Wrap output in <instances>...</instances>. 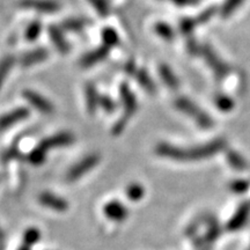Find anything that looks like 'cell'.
<instances>
[{
    "label": "cell",
    "mask_w": 250,
    "mask_h": 250,
    "mask_svg": "<svg viewBox=\"0 0 250 250\" xmlns=\"http://www.w3.org/2000/svg\"><path fill=\"white\" fill-rule=\"evenodd\" d=\"M109 54V49L107 46L102 45L98 48L96 50H94V51H90L89 54H87L86 56H83V59H81L80 64L83 67H90L93 66V65L98 64L103 59L107 58V56Z\"/></svg>",
    "instance_id": "cell-14"
},
{
    "label": "cell",
    "mask_w": 250,
    "mask_h": 250,
    "mask_svg": "<svg viewBox=\"0 0 250 250\" xmlns=\"http://www.w3.org/2000/svg\"><path fill=\"white\" fill-rule=\"evenodd\" d=\"M89 2L101 17H107L109 14V4L107 0H89Z\"/></svg>",
    "instance_id": "cell-32"
},
{
    "label": "cell",
    "mask_w": 250,
    "mask_h": 250,
    "mask_svg": "<svg viewBox=\"0 0 250 250\" xmlns=\"http://www.w3.org/2000/svg\"><path fill=\"white\" fill-rule=\"evenodd\" d=\"M120 95L122 99V102H123V107L125 115L124 116L131 117L132 115L136 114L137 109H138V103H137V99L132 93V90L130 89V87L126 85V83H123L120 87Z\"/></svg>",
    "instance_id": "cell-10"
},
{
    "label": "cell",
    "mask_w": 250,
    "mask_h": 250,
    "mask_svg": "<svg viewBox=\"0 0 250 250\" xmlns=\"http://www.w3.org/2000/svg\"><path fill=\"white\" fill-rule=\"evenodd\" d=\"M4 247H5V236H4V233H2V230L0 229V250H4Z\"/></svg>",
    "instance_id": "cell-40"
},
{
    "label": "cell",
    "mask_w": 250,
    "mask_h": 250,
    "mask_svg": "<svg viewBox=\"0 0 250 250\" xmlns=\"http://www.w3.org/2000/svg\"><path fill=\"white\" fill-rule=\"evenodd\" d=\"M245 0H225L223 7L220 9V14L223 18H228L235 13V11L243 4Z\"/></svg>",
    "instance_id": "cell-25"
},
{
    "label": "cell",
    "mask_w": 250,
    "mask_h": 250,
    "mask_svg": "<svg viewBox=\"0 0 250 250\" xmlns=\"http://www.w3.org/2000/svg\"><path fill=\"white\" fill-rule=\"evenodd\" d=\"M18 250H30V247H28L26 245H22Z\"/></svg>",
    "instance_id": "cell-41"
},
{
    "label": "cell",
    "mask_w": 250,
    "mask_h": 250,
    "mask_svg": "<svg viewBox=\"0 0 250 250\" xmlns=\"http://www.w3.org/2000/svg\"><path fill=\"white\" fill-rule=\"evenodd\" d=\"M49 35H50V39L52 41V43H54L59 52H62V54H66V52H68V50H70V45H68L66 39L64 37L62 28L56 27V26H50Z\"/></svg>",
    "instance_id": "cell-15"
},
{
    "label": "cell",
    "mask_w": 250,
    "mask_h": 250,
    "mask_svg": "<svg viewBox=\"0 0 250 250\" xmlns=\"http://www.w3.org/2000/svg\"><path fill=\"white\" fill-rule=\"evenodd\" d=\"M126 197L132 202H138L145 195V189L142 184L132 183L126 188Z\"/></svg>",
    "instance_id": "cell-24"
},
{
    "label": "cell",
    "mask_w": 250,
    "mask_h": 250,
    "mask_svg": "<svg viewBox=\"0 0 250 250\" xmlns=\"http://www.w3.org/2000/svg\"><path fill=\"white\" fill-rule=\"evenodd\" d=\"M20 6L41 13H55L59 11V4L54 0H21Z\"/></svg>",
    "instance_id": "cell-7"
},
{
    "label": "cell",
    "mask_w": 250,
    "mask_h": 250,
    "mask_svg": "<svg viewBox=\"0 0 250 250\" xmlns=\"http://www.w3.org/2000/svg\"><path fill=\"white\" fill-rule=\"evenodd\" d=\"M86 27V21L83 20V19H67L64 22L62 23V29L72 31V33H78V31H81L83 28Z\"/></svg>",
    "instance_id": "cell-23"
},
{
    "label": "cell",
    "mask_w": 250,
    "mask_h": 250,
    "mask_svg": "<svg viewBox=\"0 0 250 250\" xmlns=\"http://www.w3.org/2000/svg\"><path fill=\"white\" fill-rule=\"evenodd\" d=\"M175 107L179 109L180 111H182L183 114L191 117L203 129H210L213 125L212 118L188 98H179L175 100Z\"/></svg>",
    "instance_id": "cell-2"
},
{
    "label": "cell",
    "mask_w": 250,
    "mask_h": 250,
    "mask_svg": "<svg viewBox=\"0 0 250 250\" xmlns=\"http://www.w3.org/2000/svg\"><path fill=\"white\" fill-rule=\"evenodd\" d=\"M203 217V221L206 224V226H208V232H206L205 236H203L205 239V241L208 243V245H211V243H213L215 240L218 239V236L220 235V225H219L218 220L215 219V217L211 214H205V215H202Z\"/></svg>",
    "instance_id": "cell-13"
},
{
    "label": "cell",
    "mask_w": 250,
    "mask_h": 250,
    "mask_svg": "<svg viewBox=\"0 0 250 250\" xmlns=\"http://www.w3.org/2000/svg\"><path fill=\"white\" fill-rule=\"evenodd\" d=\"M226 159L228 164L230 165V167L234 168L235 170L243 171L248 168V164H247L246 159L239 152L234 151V149H228L226 152Z\"/></svg>",
    "instance_id": "cell-18"
},
{
    "label": "cell",
    "mask_w": 250,
    "mask_h": 250,
    "mask_svg": "<svg viewBox=\"0 0 250 250\" xmlns=\"http://www.w3.org/2000/svg\"><path fill=\"white\" fill-rule=\"evenodd\" d=\"M48 56L49 52L46 51L45 49H35L33 50V51L28 52V54H26L22 58H21V64H22V66L24 67L31 66V65L39 64V62L45 61V59L48 58Z\"/></svg>",
    "instance_id": "cell-16"
},
{
    "label": "cell",
    "mask_w": 250,
    "mask_h": 250,
    "mask_svg": "<svg viewBox=\"0 0 250 250\" xmlns=\"http://www.w3.org/2000/svg\"><path fill=\"white\" fill-rule=\"evenodd\" d=\"M46 154H48V152H46L44 148H42L39 145L35 149H33V151L30 152L29 155H28V161H29L30 164L34 166L42 165L43 162L45 161Z\"/></svg>",
    "instance_id": "cell-26"
},
{
    "label": "cell",
    "mask_w": 250,
    "mask_h": 250,
    "mask_svg": "<svg viewBox=\"0 0 250 250\" xmlns=\"http://www.w3.org/2000/svg\"><path fill=\"white\" fill-rule=\"evenodd\" d=\"M154 30L161 39H164L166 41H171L174 39V30L169 24L165 22H159L154 26Z\"/></svg>",
    "instance_id": "cell-28"
},
{
    "label": "cell",
    "mask_w": 250,
    "mask_h": 250,
    "mask_svg": "<svg viewBox=\"0 0 250 250\" xmlns=\"http://www.w3.org/2000/svg\"><path fill=\"white\" fill-rule=\"evenodd\" d=\"M103 212H104L105 217L108 219H110L112 221H117V223L124 221L129 215L126 206L118 201L108 202L103 208Z\"/></svg>",
    "instance_id": "cell-8"
},
{
    "label": "cell",
    "mask_w": 250,
    "mask_h": 250,
    "mask_svg": "<svg viewBox=\"0 0 250 250\" xmlns=\"http://www.w3.org/2000/svg\"><path fill=\"white\" fill-rule=\"evenodd\" d=\"M40 239H41V232L40 229H37L35 227L28 228L26 232H24L23 237H22L23 245L30 247V248L31 246L36 245V243L40 241Z\"/></svg>",
    "instance_id": "cell-27"
},
{
    "label": "cell",
    "mask_w": 250,
    "mask_h": 250,
    "mask_svg": "<svg viewBox=\"0 0 250 250\" xmlns=\"http://www.w3.org/2000/svg\"><path fill=\"white\" fill-rule=\"evenodd\" d=\"M197 26H198V23H197L195 18H186L180 22V29L186 35H189L190 33H192Z\"/></svg>",
    "instance_id": "cell-31"
},
{
    "label": "cell",
    "mask_w": 250,
    "mask_h": 250,
    "mask_svg": "<svg viewBox=\"0 0 250 250\" xmlns=\"http://www.w3.org/2000/svg\"><path fill=\"white\" fill-rule=\"evenodd\" d=\"M215 13H217V8H215V7H208V9H205L204 12H202L201 14L197 15L195 19H196L197 23H198V24L206 23V22H208V21H210L212 18H213V15Z\"/></svg>",
    "instance_id": "cell-33"
},
{
    "label": "cell",
    "mask_w": 250,
    "mask_h": 250,
    "mask_svg": "<svg viewBox=\"0 0 250 250\" xmlns=\"http://www.w3.org/2000/svg\"><path fill=\"white\" fill-rule=\"evenodd\" d=\"M250 217V202H243L241 205L237 208L235 213L232 218L228 220L227 223V229L229 232H236L240 228L245 226L247 221Z\"/></svg>",
    "instance_id": "cell-5"
},
{
    "label": "cell",
    "mask_w": 250,
    "mask_h": 250,
    "mask_svg": "<svg viewBox=\"0 0 250 250\" xmlns=\"http://www.w3.org/2000/svg\"><path fill=\"white\" fill-rule=\"evenodd\" d=\"M23 98L26 99L34 108H36L37 110L43 112V114H52V112H54V105L51 104V102L45 98H43L40 94L33 92V90H24Z\"/></svg>",
    "instance_id": "cell-11"
},
{
    "label": "cell",
    "mask_w": 250,
    "mask_h": 250,
    "mask_svg": "<svg viewBox=\"0 0 250 250\" xmlns=\"http://www.w3.org/2000/svg\"><path fill=\"white\" fill-rule=\"evenodd\" d=\"M176 5H180V6H183V5H188L190 4V2H193L195 0H173Z\"/></svg>",
    "instance_id": "cell-39"
},
{
    "label": "cell",
    "mask_w": 250,
    "mask_h": 250,
    "mask_svg": "<svg viewBox=\"0 0 250 250\" xmlns=\"http://www.w3.org/2000/svg\"><path fill=\"white\" fill-rule=\"evenodd\" d=\"M227 147L226 140L218 138L213 142L195 146V147L182 148L170 145L167 143H161L156 145L155 153L164 158L171 159L176 161H199L211 158L219 152Z\"/></svg>",
    "instance_id": "cell-1"
},
{
    "label": "cell",
    "mask_w": 250,
    "mask_h": 250,
    "mask_svg": "<svg viewBox=\"0 0 250 250\" xmlns=\"http://www.w3.org/2000/svg\"><path fill=\"white\" fill-rule=\"evenodd\" d=\"M249 182L247 180H235L230 183V190L234 193H243L248 190Z\"/></svg>",
    "instance_id": "cell-34"
},
{
    "label": "cell",
    "mask_w": 250,
    "mask_h": 250,
    "mask_svg": "<svg viewBox=\"0 0 250 250\" xmlns=\"http://www.w3.org/2000/svg\"><path fill=\"white\" fill-rule=\"evenodd\" d=\"M86 101L89 114H95L98 105H100V96L98 95L95 86L92 85V83H87L86 85Z\"/></svg>",
    "instance_id": "cell-20"
},
{
    "label": "cell",
    "mask_w": 250,
    "mask_h": 250,
    "mask_svg": "<svg viewBox=\"0 0 250 250\" xmlns=\"http://www.w3.org/2000/svg\"><path fill=\"white\" fill-rule=\"evenodd\" d=\"M127 120H129V117H126V116H123L122 118H120L117 123L114 125V127H112V134L118 136V134H121L122 132H123L125 126H126V124H127Z\"/></svg>",
    "instance_id": "cell-36"
},
{
    "label": "cell",
    "mask_w": 250,
    "mask_h": 250,
    "mask_svg": "<svg viewBox=\"0 0 250 250\" xmlns=\"http://www.w3.org/2000/svg\"><path fill=\"white\" fill-rule=\"evenodd\" d=\"M41 30H42V24H41L40 21H34V22H31L29 26L27 27L24 37H26V40L29 41V42H34V41L37 40V37L40 36Z\"/></svg>",
    "instance_id": "cell-29"
},
{
    "label": "cell",
    "mask_w": 250,
    "mask_h": 250,
    "mask_svg": "<svg viewBox=\"0 0 250 250\" xmlns=\"http://www.w3.org/2000/svg\"><path fill=\"white\" fill-rule=\"evenodd\" d=\"M134 77H136L137 81H138V83L142 86L143 89H145L151 95H154L156 92V86L154 81L152 80V78L148 76L147 72L145 70H138L134 74Z\"/></svg>",
    "instance_id": "cell-19"
},
{
    "label": "cell",
    "mask_w": 250,
    "mask_h": 250,
    "mask_svg": "<svg viewBox=\"0 0 250 250\" xmlns=\"http://www.w3.org/2000/svg\"><path fill=\"white\" fill-rule=\"evenodd\" d=\"M214 103L219 110H221L223 112H229L230 110H233L234 108L233 99H230L229 96L223 93L215 94Z\"/></svg>",
    "instance_id": "cell-21"
},
{
    "label": "cell",
    "mask_w": 250,
    "mask_h": 250,
    "mask_svg": "<svg viewBox=\"0 0 250 250\" xmlns=\"http://www.w3.org/2000/svg\"><path fill=\"white\" fill-rule=\"evenodd\" d=\"M14 65V58L12 56H7L0 62V87H1V83L4 79L7 76V73L11 71V68L13 67Z\"/></svg>",
    "instance_id": "cell-30"
},
{
    "label": "cell",
    "mask_w": 250,
    "mask_h": 250,
    "mask_svg": "<svg viewBox=\"0 0 250 250\" xmlns=\"http://www.w3.org/2000/svg\"><path fill=\"white\" fill-rule=\"evenodd\" d=\"M188 49H189L190 54H195V52H201V46L197 45L196 41L193 40H189V42H188Z\"/></svg>",
    "instance_id": "cell-37"
},
{
    "label": "cell",
    "mask_w": 250,
    "mask_h": 250,
    "mask_svg": "<svg viewBox=\"0 0 250 250\" xmlns=\"http://www.w3.org/2000/svg\"><path fill=\"white\" fill-rule=\"evenodd\" d=\"M102 40H103V45L107 46L108 49L114 48L115 45L118 44L120 39H118L117 33L112 28H104L102 31Z\"/></svg>",
    "instance_id": "cell-22"
},
{
    "label": "cell",
    "mask_w": 250,
    "mask_h": 250,
    "mask_svg": "<svg viewBox=\"0 0 250 250\" xmlns=\"http://www.w3.org/2000/svg\"><path fill=\"white\" fill-rule=\"evenodd\" d=\"M125 71H126V73L129 74V76H134V74H136V72L138 70H136V66H134L133 62H127V64L125 65Z\"/></svg>",
    "instance_id": "cell-38"
},
{
    "label": "cell",
    "mask_w": 250,
    "mask_h": 250,
    "mask_svg": "<svg viewBox=\"0 0 250 250\" xmlns=\"http://www.w3.org/2000/svg\"><path fill=\"white\" fill-rule=\"evenodd\" d=\"M29 116V111L26 108H19L15 110L5 114L4 116L0 117V131H4L13 125L20 123Z\"/></svg>",
    "instance_id": "cell-12"
},
{
    "label": "cell",
    "mask_w": 250,
    "mask_h": 250,
    "mask_svg": "<svg viewBox=\"0 0 250 250\" xmlns=\"http://www.w3.org/2000/svg\"><path fill=\"white\" fill-rule=\"evenodd\" d=\"M100 105H101L103 110L105 112H108V114H110V112L115 111V109H116V104H115V102L112 101V100L109 98V96H100Z\"/></svg>",
    "instance_id": "cell-35"
},
{
    "label": "cell",
    "mask_w": 250,
    "mask_h": 250,
    "mask_svg": "<svg viewBox=\"0 0 250 250\" xmlns=\"http://www.w3.org/2000/svg\"><path fill=\"white\" fill-rule=\"evenodd\" d=\"M74 142L73 134L70 132H59L55 136L49 137V138L43 139L40 143V146L42 148H44L46 152H49L50 149L56 148V147H64V146L71 145Z\"/></svg>",
    "instance_id": "cell-6"
},
{
    "label": "cell",
    "mask_w": 250,
    "mask_h": 250,
    "mask_svg": "<svg viewBox=\"0 0 250 250\" xmlns=\"http://www.w3.org/2000/svg\"><path fill=\"white\" fill-rule=\"evenodd\" d=\"M159 72H160V77L162 81L165 83L166 86H168L171 89L179 88L180 81L177 79V77L175 76V73L171 71V68L166 64H161L159 66Z\"/></svg>",
    "instance_id": "cell-17"
},
{
    "label": "cell",
    "mask_w": 250,
    "mask_h": 250,
    "mask_svg": "<svg viewBox=\"0 0 250 250\" xmlns=\"http://www.w3.org/2000/svg\"><path fill=\"white\" fill-rule=\"evenodd\" d=\"M99 162L100 156L98 154H89L85 156L78 164H76L73 167H71L68 169L66 174V180L68 182H76V181L80 180L83 175H86L88 171L94 169L98 166Z\"/></svg>",
    "instance_id": "cell-4"
},
{
    "label": "cell",
    "mask_w": 250,
    "mask_h": 250,
    "mask_svg": "<svg viewBox=\"0 0 250 250\" xmlns=\"http://www.w3.org/2000/svg\"><path fill=\"white\" fill-rule=\"evenodd\" d=\"M41 205L57 212H65L68 210V203L64 198L51 192H42L39 197Z\"/></svg>",
    "instance_id": "cell-9"
},
{
    "label": "cell",
    "mask_w": 250,
    "mask_h": 250,
    "mask_svg": "<svg viewBox=\"0 0 250 250\" xmlns=\"http://www.w3.org/2000/svg\"><path fill=\"white\" fill-rule=\"evenodd\" d=\"M199 54H201L203 56V58L205 59L208 67L213 71L215 77L219 78V79H224V78H226L228 76V73H229L230 71L229 66H228L226 62L215 54V51L210 45H202L201 52H199Z\"/></svg>",
    "instance_id": "cell-3"
}]
</instances>
